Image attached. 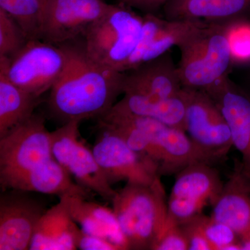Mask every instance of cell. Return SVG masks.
<instances>
[{"mask_svg": "<svg viewBox=\"0 0 250 250\" xmlns=\"http://www.w3.org/2000/svg\"><path fill=\"white\" fill-rule=\"evenodd\" d=\"M68 62L51 88L48 107L62 124L101 118L123 93L125 72L97 63L85 54L83 45L65 42Z\"/></svg>", "mask_w": 250, "mask_h": 250, "instance_id": "obj_1", "label": "cell"}, {"mask_svg": "<svg viewBox=\"0 0 250 250\" xmlns=\"http://www.w3.org/2000/svg\"><path fill=\"white\" fill-rule=\"evenodd\" d=\"M129 250H153L164 231L167 201L161 180L153 185L126 184L112 200Z\"/></svg>", "mask_w": 250, "mask_h": 250, "instance_id": "obj_2", "label": "cell"}, {"mask_svg": "<svg viewBox=\"0 0 250 250\" xmlns=\"http://www.w3.org/2000/svg\"><path fill=\"white\" fill-rule=\"evenodd\" d=\"M179 48L177 67L184 88L207 92L228 77L233 59L224 22H208Z\"/></svg>", "mask_w": 250, "mask_h": 250, "instance_id": "obj_3", "label": "cell"}, {"mask_svg": "<svg viewBox=\"0 0 250 250\" xmlns=\"http://www.w3.org/2000/svg\"><path fill=\"white\" fill-rule=\"evenodd\" d=\"M126 5L111 4L83 35V49L91 60L121 72L137 46L144 21Z\"/></svg>", "mask_w": 250, "mask_h": 250, "instance_id": "obj_4", "label": "cell"}, {"mask_svg": "<svg viewBox=\"0 0 250 250\" xmlns=\"http://www.w3.org/2000/svg\"><path fill=\"white\" fill-rule=\"evenodd\" d=\"M67 62L63 44L31 40L13 57H0V70L18 86L41 97L60 78Z\"/></svg>", "mask_w": 250, "mask_h": 250, "instance_id": "obj_5", "label": "cell"}, {"mask_svg": "<svg viewBox=\"0 0 250 250\" xmlns=\"http://www.w3.org/2000/svg\"><path fill=\"white\" fill-rule=\"evenodd\" d=\"M54 158L52 136L45 119L34 114L0 138V182L35 168Z\"/></svg>", "mask_w": 250, "mask_h": 250, "instance_id": "obj_6", "label": "cell"}, {"mask_svg": "<svg viewBox=\"0 0 250 250\" xmlns=\"http://www.w3.org/2000/svg\"><path fill=\"white\" fill-rule=\"evenodd\" d=\"M184 131L192 142L215 162L233 147L231 131L221 110L204 90L184 88Z\"/></svg>", "mask_w": 250, "mask_h": 250, "instance_id": "obj_7", "label": "cell"}, {"mask_svg": "<svg viewBox=\"0 0 250 250\" xmlns=\"http://www.w3.org/2000/svg\"><path fill=\"white\" fill-rule=\"evenodd\" d=\"M80 123L68 122L52 131L54 158L76 179L77 183L112 202L117 192L112 188L93 150L79 140Z\"/></svg>", "mask_w": 250, "mask_h": 250, "instance_id": "obj_8", "label": "cell"}, {"mask_svg": "<svg viewBox=\"0 0 250 250\" xmlns=\"http://www.w3.org/2000/svg\"><path fill=\"white\" fill-rule=\"evenodd\" d=\"M223 187L211 164L196 163L187 166L177 173L167 200L169 215L175 221L184 223L202 214L206 206L215 202Z\"/></svg>", "mask_w": 250, "mask_h": 250, "instance_id": "obj_9", "label": "cell"}, {"mask_svg": "<svg viewBox=\"0 0 250 250\" xmlns=\"http://www.w3.org/2000/svg\"><path fill=\"white\" fill-rule=\"evenodd\" d=\"M93 152L109 183L126 181V184L153 185L160 180L159 167L131 149L119 136L101 129Z\"/></svg>", "mask_w": 250, "mask_h": 250, "instance_id": "obj_10", "label": "cell"}, {"mask_svg": "<svg viewBox=\"0 0 250 250\" xmlns=\"http://www.w3.org/2000/svg\"><path fill=\"white\" fill-rule=\"evenodd\" d=\"M111 4L104 0H46L41 40L61 45L83 36Z\"/></svg>", "mask_w": 250, "mask_h": 250, "instance_id": "obj_11", "label": "cell"}, {"mask_svg": "<svg viewBox=\"0 0 250 250\" xmlns=\"http://www.w3.org/2000/svg\"><path fill=\"white\" fill-rule=\"evenodd\" d=\"M14 190L0 197V250H29L36 225L47 210L26 192Z\"/></svg>", "mask_w": 250, "mask_h": 250, "instance_id": "obj_12", "label": "cell"}, {"mask_svg": "<svg viewBox=\"0 0 250 250\" xmlns=\"http://www.w3.org/2000/svg\"><path fill=\"white\" fill-rule=\"evenodd\" d=\"M215 100L228 122L233 147L241 155L239 169L250 180V96L228 77L206 92Z\"/></svg>", "mask_w": 250, "mask_h": 250, "instance_id": "obj_13", "label": "cell"}, {"mask_svg": "<svg viewBox=\"0 0 250 250\" xmlns=\"http://www.w3.org/2000/svg\"><path fill=\"white\" fill-rule=\"evenodd\" d=\"M178 67L170 52L125 72L123 93L170 98L182 92Z\"/></svg>", "mask_w": 250, "mask_h": 250, "instance_id": "obj_14", "label": "cell"}, {"mask_svg": "<svg viewBox=\"0 0 250 250\" xmlns=\"http://www.w3.org/2000/svg\"><path fill=\"white\" fill-rule=\"evenodd\" d=\"M5 189L38 192L62 197L88 199L90 190L72 181V176L54 158L25 173L1 182Z\"/></svg>", "mask_w": 250, "mask_h": 250, "instance_id": "obj_15", "label": "cell"}, {"mask_svg": "<svg viewBox=\"0 0 250 250\" xmlns=\"http://www.w3.org/2000/svg\"><path fill=\"white\" fill-rule=\"evenodd\" d=\"M82 231L70 214L67 197H60L59 203L46 210L38 222L29 250L78 249Z\"/></svg>", "mask_w": 250, "mask_h": 250, "instance_id": "obj_16", "label": "cell"}, {"mask_svg": "<svg viewBox=\"0 0 250 250\" xmlns=\"http://www.w3.org/2000/svg\"><path fill=\"white\" fill-rule=\"evenodd\" d=\"M212 206L211 218L228 225L240 240L250 233V180L239 167Z\"/></svg>", "mask_w": 250, "mask_h": 250, "instance_id": "obj_17", "label": "cell"}, {"mask_svg": "<svg viewBox=\"0 0 250 250\" xmlns=\"http://www.w3.org/2000/svg\"><path fill=\"white\" fill-rule=\"evenodd\" d=\"M164 11L166 19L221 22L248 18L250 0H168Z\"/></svg>", "mask_w": 250, "mask_h": 250, "instance_id": "obj_18", "label": "cell"}, {"mask_svg": "<svg viewBox=\"0 0 250 250\" xmlns=\"http://www.w3.org/2000/svg\"><path fill=\"white\" fill-rule=\"evenodd\" d=\"M67 198L70 214L82 231L108 240L121 250H129L127 240L113 209L82 197Z\"/></svg>", "mask_w": 250, "mask_h": 250, "instance_id": "obj_19", "label": "cell"}, {"mask_svg": "<svg viewBox=\"0 0 250 250\" xmlns=\"http://www.w3.org/2000/svg\"><path fill=\"white\" fill-rule=\"evenodd\" d=\"M124 95L110 111L147 117L184 131L186 101L183 88L179 95L170 98H152L138 94Z\"/></svg>", "mask_w": 250, "mask_h": 250, "instance_id": "obj_20", "label": "cell"}, {"mask_svg": "<svg viewBox=\"0 0 250 250\" xmlns=\"http://www.w3.org/2000/svg\"><path fill=\"white\" fill-rule=\"evenodd\" d=\"M41 97L18 86L0 70V138L34 115Z\"/></svg>", "mask_w": 250, "mask_h": 250, "instance_id": "obj_21", "label": "cell"}, {"mask_svg": "<svg viewBox=\"0 0 250 250\" xmlns=\"http://www.w3.org/2000/svg\"><path fill=\"white\" fill-rule=\"evenodd\" d=\"M208 24V22L197 20L166 18L156 33L152 45L145 57L143 63L170 52V49L174 46L180 47Z\"/></svg>", "mask_w": 250, "mask_h": 250, "instance_id": "obj_22", "label": "cell"}, {"mask_svg": "<svg viewBox=\"0 0 250 250\" xmlns=\"http://www.w3.org/2000/svg\"><path fill=\"white\" fill-rule=\"evenodd\" d=\"M44 8L42 0H0V9L18 23L29 41L41 40Z\"/></svg>", "mask_w": 250, "mask_h": 250, "instance_id": "obj_23", "label": "cell"}, {"mask_svg": "<svg viewBox=\"0 0 250 250\" xmlns=\"http://www.w3.org/2000/svg\"><path fill=\"white\" fill-rule=\"evenodd\" d=\"M248 18L224 22L231 47L233 63H243L250 61V21Z\"/></svg>", "mask_w": 250, "mask_h": 250, "instance_id": "obj_24", "label": "cell"}, {"mask_svg": "<svg viewBox=\"0 0 250 250\" xmlns=\"http://www.w3.org/2000/svg\"><path fill=\"white\" fill-rule=\"evenodd\" d=\"M29 41L18 23L0 9V57H13Z\"/></svg>", "mask_w": 250, "mask_h": 250, "instance_id": "obj_25", "label": "cell"}, {"mask_svg": "<svg viewBox=\"0 0 250 250\" xmlns=\"http://www.w3.org/2000/svg\"><path fill=\"white\" fill-rule=\"evenodd\" d=\"M143 18L144 21L141 38L136 49L126 62L123 72L134 70L142 65L145 57L149 47L152 45L156 33L159 31L164 21V19L157 17L152 13H148L146 16H143Z\"/></svg>", "mask_w": 250, "mask_h": 250, "instance_id": "obj_26", "label": "cell"}, {"mask_svg": "<svg viewBox=\"0 0 250 250\" xmlns=\"http://www.w3.org/2000/svg\"><path fill=\"white\" fill-rule=\"evenodd\" d=\"M198 218L202 231L213 250H225L229 246L241 243L239 237L228 225L202 213Z\"/></svg>", "mask_w": 250, "mask_h": 250, "instance_id": "obj_27", "label": "cell"}, {"mask_svg": "<svg viewBox=\"0 0 250 250\" xmlns=\"http://www.w3.org/2000/svg\"><path fill=\"white\" fill-rule=\"evenodd\" d=\"M154 250H189L187 235L180 225L166 229L154 247Z\"/></svg>", "mask_w": 250, "mask_h": 250, "instance_id": "obj_28", "label": "cell"}, {"mask_svg": "<svg viewBox=\"0 0 250 250\" xmlns=\"http://www.w3.org/2000/svg\"><path fill=\"white\" fill-rule=\"evenodd\" d=\"M199 215L180 225L187 235L189 250H213V247L202 231Z\"/></svg>", "mask_w": 250, "mask_h": 250, "instance_id": "obj_29", "label": "cell"}, {"mask_svg": "<svg viewBox=\"0 0 250 250\" xmlns=\"http://www.w3.org/2000/svg\"><path fill=\"white\" fill-rule=\"evenodd\" d=\"M78 249L82 250H121L118 246L100 237L92 236L82 231L78 242Z\"/></svg>", "mask_w": 250, "mask_h": 250, "instance_id": "obj_30", "label": "cell"}, {"mask_svg": "<svg viewBox=\"0 0 250 250\" xmlns=\"http://www.w3.org/2000/svg\"><path fill=\"white\" fill-rule=\"evenodd\" d=\"M167 1L168 0H130L127 5L152 13L161 6L164 7Z\"/></svg>", "mask_w": 250, "mask_h": 250, "instance_id": "obj_31", "label": "cell"}, {"mask_svg": "<svg viewBox=\"0 0 250 250\" xmlns=\"http://www.w3.org/2000/svg\"><path fill=\"white\" fill-rule=\"evenodd\" d=\"M242 250H250V233L241 238Z\"/></svg>", "mask_w": 250, "mask_h": 250, "instance_id": "obj_32", "label": "cell"}, {"mask_svg": "<svg viewBox=\"0 0 250 250\" xmlns=\"http://www.w3.org/2000/svg\"><path fill=\"white\" fill-rule=\"evenodd\" d=\"M122 2L125 3V4H126V5L128 4V3L129 2L130 0H121Z\"/></svg>", "mask_w": 250, "mask_h": 250, "instance_id": "obj_33", "label": "cell"}, {"mask_svg": "<svg viewBox=\"0 0 250 250\" xmlns=\"http://www.w3.org/2000/svg\"><path fill=\"white\" fill-rule=\"evenodd\" d=\"M42 1H44V3H45V1H46V0H42Z\"/></svg>", "mask_w": 250, "mask_h": 250, "instance_id": "obj_34", "label": "cell"}]
</instances>
